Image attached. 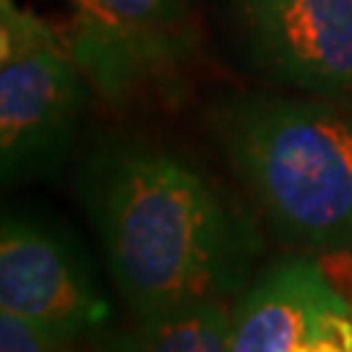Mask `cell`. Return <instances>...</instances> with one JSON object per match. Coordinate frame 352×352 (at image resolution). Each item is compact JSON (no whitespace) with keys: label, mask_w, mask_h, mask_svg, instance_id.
I'll list each match as a JSON object with an SVG mask.
<instances>
[{"label":"cell","mask_w":352,"mask_h":352,"mask_svg":"<svg viewBox=\"0 0 352 352\" xmlns=\"http://www.w3.org/2000/svg\"><path fill=\"white\" fill-rule=\"evenodd\" d=\"M68 42L89 84L123 102L173 74L193 45L190 0H68Z\"/></svg>","instance_id":"obj_5"},{"label":"cell","mask_w":352,"mask_h":352,"mask_svg":"<svg viewBox=\"0 0 352 352\" xmlns=\"http://www.w3.org/2000/svg\"><path fill=\"white\" fill-rule=\"evenodd\" d=\"M0 311L42 321L78 340L107 318V302L63 227L32 212H6L0 227Z\"/></svg>","instance_id":"obj_6"},{"label":"cell","mask_w":352,"mask_h":352,"mask_svg":"<svg viewBox=\"0 0 352 352\" xmlns=\"http://www.w3.org/2000/svg\"><path fill=\"white\" fill-rule=\"evenodd\" d=\"M89 84L68 37L16 0H0V175H55L78 133Z\"/></svg>","instance_id":"obj_3"},{"label":"cell","mask_w":352,"mask_h":352,"mask_svg":"<svg viewBox=\"0 0 352 352\" xmlns=\"http://www.w3.org/2000/svg\"><path fill=\"white\" fill-rule=\"evenodd\" d=\"M321 277L329 287L340 295L342 300L352 305V245L329 248V251L311 253Z\"/></svg>","instance_id":"obj_11"},{"label":"cell","mask_w":352,"mask_h":352,"mask_svg":"<svg viewBox=\"0 0 352 352\" xmlns=\"http://www.w3.org/2000/svg\"><path fill=\"white\" fill-rule=\"evenodd\" d=\"M212 133L279 238L308 253L352 245V115L318 97L235 94Z\"/></svg>","instance_id":"obj_2"},{"label":"cell","mask_w":352,"mask_h":352,"mask_svg":"<svg viewBox=\"0 0 352 352\" xmlns=\"http://www.w3.org/2000/svg\"><path fill=\"white\" fill-rule=\"evenodd\" d=\"M76 193L139 321L235 295L261 253L248 214L183 157L144 141L113 139L89 151Z\"/></svg>","instance_id":"obj_1"},{"label":"cell","mask_w":352,"mask_h":352,"mask_svg":"<svg viewBox=\"0 0 352 352\" xmlns=\"http://www.w3.org/2000/svg\"><path fill=\"white\" fill-rule=\"evenodd\" d=\"M324 285L314 256L266 269L235 311L230 352H292L305 314Z\"/></svg>","instance_id":"obj_7"},{"label":"cell","mask_w":352,"mask_h":352,"mask_svg":"<svg viewBox=\"0 0 352 352\" xmlns=\"http://www.w3.org/2000/svg\"><path fill=\"white\" fill-rule=\"evenodd\" d=\"M227 16L261 76L352 107V0H227Z\"/></svg>","instance_id":"obj_4"},{"label":"cell","mask_w":352,"mask_h":352,"mask_svg":"<svg viewBox=\"0 0 352 352\" xmlns=\"http://www.w3.org/2000/svg\"><path fill=\"white\" fill-rule=\"evenodd\" d=\"M71 342L63 331L13 311H0V352H63Z\"/></svg>","instance_id":"obj_10"},{"label":"cell","mask_w":352,"mask_h":352,"mask_svg":"<svg viewBox=\"0 0 352 352\" xmlns=\"http://www.w3.org/2000/svg\"><path fill=\"white\" fill-rule=\"evenodd\" d=\"M235 314L225 300H196L139 321L115 352H230Z\"/></svg>","instance_id":"obj_8"},{"label":"cell","mask_w":352,"mask_h":352,"mask_svg":"<svg viewBox=\"0 0 352 352\" xmlns=\"http://www.w3.org/2000/svg\"><path fill=\"white\" fill-rule=\"evenodd\" d=\"M63 352H115V342H107V344H100V347H94V350H87V347H78L76 342H71Z\"/></svg>","instance_id":"obj_12"},{"label":"cell","mask_w":352,"mask_h":352,"mask_svg":"<svg viewBox=\"0 0 352 352\" xmlns=\"http://www.w3.org/2000/svg\"><path fill=\"white\" fill-rule=\"evenodd\" d=\"M292 352H352V305L329 285L311 302Z\"/></svg>","instance_id":"obj_9"}]
</instances>
